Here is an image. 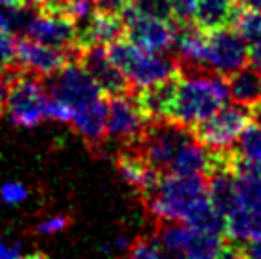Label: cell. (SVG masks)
Here are the masks:
<instances>
[{
	"mask_svg": "<svg viewBox=\"0 0 261 259\" xmlns=\"http://www.w3.org/2000/svg\"><path fill=\"white\" fill-rule=\"evenodd\" d=\"M124 33L122 15L105 14V12H95L86 21L76 25V46L82 48H92V46H101L107 48L113 42H116Z\"/></svg>",
	"mask_w": 261,
	"mask_h": 259,
	"instance_id": "obj_16",
	"label": "cell"
},
{
	"mask_svg": "<svg viewBox=\"0 0 261 259\" xmlns=\"http://www.w3.org/2000/svg\"><path fill=\"white\" fill-rule=\"evenodd\" d=\"M250 61L248 44L234 29L219 27L208 33V67L229 76Z\"/></svg>",
	"mask_w": 261,
	"mask_h": 259,
	"instance_id": "obj_13",
	"label": "cell"
},
{
	"mask_svg": "<svg viewBox=\"0 0 261 259\" xmlns=\"http://www.w3.org/2000/svg\"><path fill=\"white\" fill-rule=\"evenodd\" d=\"M132 8H136L141 14L154 15V17H164V19L174 17L170 0H132Z\"/></svg>",
	"mask_w": 261,
	"mask_h": 259,
	"instance_id": "obj_27",
	"label": "cell"
},
{
	"mask_svg": "<svg viewBox=\"0 0 261 259\" xmlns=\"http://www.w3.org/2000/svg\"><path fill=\"white\" fill-rule=\"evenodd\" d=\"M208 198V181L204 175L177 173L160 175L154 187L143 194L147 210L156 219L181 223H187L195 210Z\"/></svg>",
	"mask_w": 261,
	"mask_h": 259,
	"instance_id": "obj_2",
	"label": "cell"
},
{
	"mask_svg": "<svg viewBox=\"0 0 261 259\" xmlns=\"http://www.w3.org/2000/svg\"><path fill=\"white\" fill-rule=\"evenodd\" d=\"M27 189L23 183H17V181H8L2 185L0 189V198L6 202V204H21L25 198H27Z\"/></svg>",
	"mask_w": 261,
	"mask_h": 259,
	"instance_id": "obj_28",
	"label": "cell"
},
{
	"mask_svg": "<svg viewBox=\"0 0 261 259\" xmlns=\"http://www.w3.org/2000/svg\"><path fill=\"white\" fill-rule=\"evenodd\" d=\"M25 6H29V8H40L46 2V0H21Z\"/></svg>",
	"mask_w": 261,
	"mask_h": 259,
	"instance_id": "obj_36",
	"label": "cell"
},
{
	"mask_svg": "<svg viewBox=\"0 0 261 259\" xmlns=\"http://www.w3.org/2000/svg\"><path fill=\"white\" fill-rule=\"evenodd\" d=\"M67 227H69V217L54 216V217H48V219L40 221L37 230H38V235H58L61 230H65Z\"/></svg>",
	"mask_w": 261,
	"mask_h": 259,
	"instance_id": "obj_30",
	"label": "cell"
},
{
	"mask_svg": "<svg viewBox=\"0 0 261 259\" xmlns=\"http://www.w3.org/2000/svg\"><path fill=\"white\" fill-rule=\"evenodd\" d=\"M195 139L193 128H187L174 120H151L139 139V154L159 173H168L175 154Z\"/></svg>",
	"mask_w": 261,
	"mask_h": 259,
	"instance_id": "obj_6",
	"label": "cell"
},
{
	"mask_svg": "<svg viewBox=\"0 0 261 259\" xmlns=\"http://www.w3.org/2000/svg\"><path fill=\"white\" fill-rule=\"evenodd\" d=\"M237 4L240 8H255V10H261V0H237Z\"/></svg>",
	"mask_w": 261,
	"mask_h": 259,
	"instance_id": "obj_34",
	"label": "cell"
},
{
	"mask_svg": "<svg viewBox=\"0 0 261 259\" xmlns=\"http://www.w3.org/2000/svg\"><path fill=\"white\" fill-rule=\"evenodd\" d=\"M50 79L51 80L48 84L50 97L65 103L67 107L73 109V113L76 109L103 97L101 88L97 86V82L90 76V72L79 61L76 63L69 61L61 71L51 74Z\"/></svg>",
	"mask_w": 261,
	"mask_h": 259,
	"instance_id": "obj_12",
	"label": "cell"
},
{
	"mask_svg": "<svg viewBox=\"0 0 261 259\" xmlns=\"http://www.w3.org/2000/svg\"><path fill=\"white\" fill-rule=\"evenodd\" d=\"M109 56L130 84V92L160 84L177 74V61L164 51L141 48L132 40H116L109 46Z\"/></svg>",
	"mask_w": 261,
	"mask_h": 259,
	"instance_id": "obj_3",
	"label": "cell"
},
{
	"mask_svg": "<svg viewBox=\"0 0 261 259\" xmlns=\"http://www.w3.org/2000/svg\"><path fill=\"white\" fill-rule=\"evenodd\" d=\"M126 259H164V252L156 238H139L130 246Z\"/></svg>",
	"mask_w": 261,
	"mask_h": 259,
	"instance_id": "obj_26",
	"label": "cell"
},
{
	"mask_svg": "<svg viewBox=\"0 0 261 259\" xmlns=\"http://www.w3.org/2000/svg\"><path fill=\"white\" fill-rule=\"evenodd\" d=\"M149 120L141 113L134 95H113L107 103V132L105 137L126 149H136Z\"/></svg>",
	"mask_w": 261,
	"mask_h": 259,
	"instance_id": "obj_10",
	"label": "cell"
},
{
	"mask_svg": "<svg viewBox=\"0 0 261 259\" xmlns=\"http://www.w3.org/2000/svg\"><path fill=\"white\" fill-rule=\"evenodd\" d=\"M71 58H74L71 51L37 42V40L27 38V36L19 38L15 42V63L19 65L23 71L33 72L40 79H44V76L48 79L58 71H61Z\"/></svg>",
	"mask_w": 261,
	"mask_h": 259,
	"instance_id": "obj_14",
	"label": "cell"
},
{
	"mask_svg": "<svg viewBox=\"0 0 261 259\" xmlns=\"http://www.w3.org/2000/svg\"><path fill=\"white\" fill-rule=\"evenodd\" d=\"M208 33L200 25L189 21L177 23V38L174 50L183 69H206L208 67Z\"/></svg>",
	"mask_w": 261,
	"mask_h": 259,
	"instance_id": "obj_17",
	"label": "cell"
},
{
	"mask_svg": "<svg viewBox=\"0 0 261 259\" xmlns=\"http://www.w3.org/2000/svg\"><path fill=\"white\" fill-rule=\"evenodd\" d=\"M231 23L232 29L246 40V44L252 46L261 42V10H255V8L237 10Z\"/></svg>",
	"mask_w": 261,
	"mask_h": 259,
	"instance_id": "obj_25",
	"label": "cell"
},
{
	"mask_svg": "<svg viewBox=\"0 0 261 259\" xmlns=\"http://www.w3.org/2000/svg\"><path fill=\"white\" fill-rule=\"evenodd\" d=\"M71 124L92 147L99 145L105 139V132H107V101L99 97L84 107L76 109L73 113Z\"/></svg>",
	"mask_w": 261,
	"mask_h": 259,
	"instance_id": "obj_20",
	"label": "cell"
},
{
	"mask_svg": "<svg viewBox=\"0 0 261 259\" xmlns=\"http://www.w3.org/2000/svg\"><path fill=\"white\" fill-rule=\"evenodd\" d=\"M225 235L231 240L261 242V173L237 172L234 202L225 216Z\"/></svg>",
	"mask_w": 261,
	"mask_h": 259,
	"instance_id": "obj_4",
	"label": "cell"
},
{
	"mask_svg": "<svg viewBox=\"0 0 261 259\" xmlns=\"http://www.w3.org/2000/svg\"><path fill=\"white\" fill-rule=\"evenodd\" d=\"M237 172L261 173V124H250L237 141Z\"/></svg>",
	"mask_w": 261,
	"mask_h": 259,
	"instance_id": "obj_23",
	"label": "cell"
},
{
	"mask_svg": "<svg viewBox=\"0 0 261 259\" xmlns=\"http://www.w3.org/2000/svg\"><path fill=\"white\" fill-rule=\"evenodd\" d=\"M21 259H46V255L37 252V253H31V255H25V257H21Z\"/></svg>",
	"mask_w": 261,
	"mask_h": 259,
	"instance_id": "obj_37",
	"label": "cell"
},
{
	"mask_svg": "<svg viewBox=\"0 0 261 259\" xmlns=\"http://www.w3.org/2000/svg\"><path fill=\"white\" fill-rule=\"evenodd\" d=\"M0 259H21V248L19 244H8L0 238Z\"/></svg>",
	"mask_w": 261,
	"mask_h": 259,
	"instance_id": "obj_32",
	"label": "cell"
},
{
	"mask_svg": "<svg viewBox=\"0 0 261 259\" xmlns=\"http://www.w3.org/2000/svg\"><path fill=\"white\" fill-rule=\"evenodd\" d=\"M116 168L122 175V179L130 187L138 189L141 196L149 193L160 177V173L139 154L138 149H126L120 152L116 159Z\"/></svg>",
	"mask_w": 261,
	"mask_h": 259,
	"instance_id": "obj_18",
	"label": "cell"
},
{
	"mask_svg": "<svg viewBox=\"0 0 261 259\" xmlns=\"http://www.w3.org/2000/svg\"><path fill=\"white\" fill-rule=\"evenodd\" d=\"M122 21L124 33L134 44L152 51H164V54L174 50L175 38H177V23H174L172 19L141 14L130 6L122 14Z\"/></svg>",
	"mask_w": 261,
	"mask_h": 259,
	"instance_id": "obj_11",
	"label": "cell"
},
{
	"mask_svg": "<svg viewBox=\"0 0 261 259\" xmlns=\"http://www.w3.org/2000/svg\"><path fill=\"white\" fill-rule=\"evenodd\" d=\"M21 0H0V8H15L21 6Z\"/></svg>",
	"mask_w": 261,
	"mask_h": 259,
	"instance_id": "obj_35",
	"label": "cell"
},
{
	"mask_svg": "<svg viewBox=\"0 0 261 259\" xmlns=\"http://www.w3.org/2000/svg\"><path fill=\"white\" fill-rule=\"evenodd\" d=\"M159 242L164 252H177L189 259H219L225 250L223 232L196 229L181 221H160Z\"/></svg>",
	"mask_w": 261,
	"mask_h": 259,
	"instance_id": "obj_7",
	"label": "cell"
},
{
	"mask_svg": "<svg viewBox=\"0 0 261 259\" xmlns=\"http://www.w3.org/2000/svg\"><path fill=\"white\" fill-rule=\"evenodd\" d=\"M250 63H252V67H255L257 71H261V42L252 44V50H250Z\"/></svg>",
	"mask_w": 261,
	"mask_h": 259,
	"instance_id": "obj_33",
	"label": "cell"
},
{
	"mask_svg": "<svg viewBox=\"0 0 261 259\" xmlns=\"http://www.w3.org/2000/svg\"><path fill=\"white\" fill-rule=\"evenodd\" d=\"M252 109L242 105L221 107L200 124H196L193 132L195 137L208 149H231L239 141L242 132L252 124Z\"/></svg>",
	"mask_w": 261,
	"mask_h": 259,
	"instance_id": "obj_8",
	"label": "cell"
},
{
	"mask_svg": "<svg viewBox=\"0 0 261 259\" xmlns=\"http://www.w3.org/2000/svg\"><path fill=\"white\" fill-rule=\"evenodd\" d=\"M212 164V151L202 145L198 139H191L181 151L175 154L174 162L170 166L168 173L177 175H208Z\"/></svg>",
	"mask_w": 261,
	"mask_h": 259,
	"instance_id": "obj_21",
	"label": "cell"
},
{
	"mask_svg": "<svg viewBox=\"0 0 261 259\" xmlns=\"http://www.w3.org/2000/svg\"><path fill=\"white\" fill-rule=\"evenodd\" d=\"M229 97V82L223 74L208 72L206 69H183L181 74L177 72L168 120L195 128L223 107Z\"/></svg>",
	"mask_w": 261,
	"mask_h": 259,
	"instance_id": "obj_1",
	"label": "cell"
},
{
	"mask_svg": "<svg viewBox=\"0 0 261 259\" xmlns=\"http://www.w3.org/2000/svg\"><path fill=\"white\" fill-rule=\"evenodd\" d=\"M175 80H177V74L174 79L164 80V82L154 84V86L143 88V90H138L134 94V99L138 101L141 113L145 115L149 122L170 118V109H172V101H174L175 94Z\"/></svg>",
	"mask_w": 261,
	"mask_h": 259,
	"instance_id": "obj_19",
	"label": "cell"
},
{
	"mask_svg": "<svg viewBox=\"0 0 261 259\" xmlns=\"http://www.w3.org/2000/svg\"><path fill=\"white\" fill-rule=\"evenodd\" d=\"M95 6L105 14L122 15L132 6V0H95Z\"/></svg>",
	"mask_w": 261,
	"mask_h": 259,
	"instance_id": "obj_31",
	"label": "cell"
},
{
	"mask_svg": "<svg viewBox=\"0 0 261 259\" xmlns=\"http://www.w3.org/2000/svg\"><path fill=\"white\" fill-rule=\"evenodd\" d=\"M76 61L90 72V76L97 82L103 94L113 97V95L130 92L128 80L124 76V72L118 69V65L113 61L107 48H101V46L82 48L76 54Z\"/></svg>",
	"mask_w": 261,
	"mask_h": 259,
	"instance_id": "obj_15",
	"label": "cell"
},
{
	"mask_svg": "<svg viewBox=\"0 0 261 259\" xmlns=\"http://www.w3.org/2000/svg\"><path fill=\"white\" fill-rule=\"evenodd\" d=\"M21 33L37 42L71 51L76 59V54H79L76 23L71 21L65 15L51 12V10H44V8H31Z\"/></svg>",
	"mask_w": 261,
	"mask_h": 259,
	"instance_id": "obj_9",
	"label": "cell"
},
{
	"mask_svg": "<svg viewBox=\"0 0 261 259\" xmlns=\"http://www.w3.org/2000/svg\"><path fill=\"white\" fill-rule=\"evenodd\" d=\"M46 105L48 94L40 76L23 71L19 67V71L10 82L4 103V111L12 124L21 128H35L46 118Z\"/></svg>",
	"mask_w": 261,
	"mask_h": 259,
	"instance_id": "obj_5",
	"label": "cell"
},
{
	"mask_svg": "<svg viewBox=\"0 0 261 259\" xmlns=\"http://www.w3.org/2000/svg\"><path fill=\"white\" fill-rule=\"evenodd\" d=\"M170 2H172L174 17L177 19V23L195 21V12L198 0H170Z\"/></svg>",
	"mask_w": 261,
	"mask_h": 259,
	"instance_id": "obj_29",
	"label": "cell"
},
{
	"mask_svg": "<svg viewBox=\"0 0 261 259\" xmlns=\"http://www.w3.org/2000/svg\"><path fill=\"white\" fill-rule=\"evenodd\" d=\"M237 0H198L195 23L206 31L227 27L237 14Z\"/></svg>",
	"mask_w": 261,
	"mask_h": 259,
	"instance_id": "obj_24",
	"label": "cell"
},
{
	"mask_svg": "<svg viewBox=\"0 0 261 259\" xmlns=\"http://www.w3.org/2000/svg\"><path fill=\"white\" fill-rule=\"evenodd\" d=\"M229 94L239 105L255 109L261 103V71L255 67H242L229 74Z\"/></svg>",
	"mask_w": 261,
	"mask_h": 259,
	"instance_id": "obj_22",
	"label": "cell"
}]
</instances>
